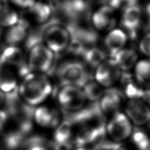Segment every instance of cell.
<instances>
[{
    "mask_svg": "<svg viewBox=\"0 0 150 150\" xmlns=\"http://www.w3.org/2000/svg\"><path fill=\"white\" fill-rule=\"evenodd\" d=\"M76 150H92L87 148L86 147H80V148H78Z\"/></svg>",
    "mask_w": 150,
    "mask_h": 150,
    "instance_id": "d590c367",
    "label": "cell"
},
{
    "mask_svg": "<svg viewBox=\"0 0 150 150\" xmlns=\"http://www.w3.org/2000/svg\"><path fill=\"white\" fill-rule=\"evenodd\" d=\"M20 21L16 11L8 5H1L0 7V26L9 28Z\"/></svg>",
    "mask_w": 150,
    "mask_h": 150,
    "instance_id": "ffe728a7",
    "label": "cell"
},
{
    "mask_svg": "<svg viewBox=\"0 0 150 150\" xmlns=\"http://www.w3.org/2000/svg\"><path fill=\"white\" fill-rule=\"evenodd\" d=\"M126 115L130 122L138 127L150 122V105L140 99H132L126 105Z\"/></svg>",
    "mask_w": 150,
    "mask_h": 150,
    "instance_id": "52a82bcc",
    "label": "cell"
},
{
    "mask_svg": "<svg viewBox=\"0 0 150 150\" xmlns=\"http://www.w3.org/2000/svg\"><path fill=\"white\" fill-rule=\"evenodd\" d=\"M118 150H138L133 144H126V145L120 146L119 149Z\"/></svg>",
    "mask_w": 150,
    "mask_h": 150,
    "instance_id": "d6a6232c",
    "label": "cell"
},
{
    "mask_svg": "<svg viewBox=\"0 0 150 150\" xmlns=\"http://www.w3.org/2000/svg\"><path fill=\"white\" fill-rule=\"evenodd\" d=\"M15 6L23 8V9H29L32 5L34 4L36 0H9Z\"/></svg>",
    "mask_w": 150,
    "mask_h": 150,
    "instance_id": "4316f807",
    "label": "cell"
},
{
    "mask_svg": "<svg viewBox=\"0 0 150 150\" xmlns=\"http://www.w3.org/2000/svg\"><path fill=\"white\" fill-rule=\"evenodd\" d=\"M72 38L69 29L61 24H52L43 33V44L54 53H62L69 49Z\"/></svg>",
    "mask_w": 150,
    "mask_h": 150,
    "instance_id": "7a4b0ae2",
    "label": "cell"
},
{
    "mask_svg": "<svg viewBox=\"0 0 150 150\" xmlns=\"http://www.w3.org/2000/svg\"><path fill=\"white\" fill-rule=\"evenodd\" d=\"M145 12L147 17V27L148 28V30H150V3L147 5Z\"/></svg>",
    "mask_w": 150,
    "mask_h": 150,
    "instance_id": "1f68e13d",
    "label": "cell"
},
{
    "mask_svg": "<svg viewBox=\"0 0 150 150\" xmlns=\"http://www.w3.org/2000/svg\"><path fill=\"white\" fill-rule=\"evenodd\" d=\"M133 132L132 122L125 113L117 112L107 123L106 132L111 140L121 143L130 138Z\"/></svg>",
    "mask_w": 150,
    "mask_h": 150,
    "instance_id": "8992f818",
    "label": "cell"
},
{
    "mask_svg": "<svg viewBox=\"0 0 150 150\" xmlns=\"http://www.w3.org/2000/svg\"><path fill=\"white\" fill-rule=\"evenodd\" d=\"M112 57L123 71H130L137 64L138 54L132 49H122Z\"/></svg>",
    "mask_w": 150,
    "mask_h": 150,
    "instance_id": "e0dca14e",
    "label": "cell"
},
{
    "mask_svg": "<svg viewBox=\"0 0 150 150\" xmlns=\"http://www.w3.org/2000/svg\"><path fill=\"white\" fill-rule=\"evenodd\" d=\"M54 61V53L43 43H37L30 47L26 65L30 72L45 74L49 71Z\"/></svg>",
    "mask_w": 150,
    "mask_h": 150,
    "instance_id": "3957f363",
    "label": "cell"
},
{
    "mask_svg": "<svg viewBox=\"0 0 150 150\" xmlns=\"http://www.w3.org/2000/svg\"><path fill=\"white\" fill-rule=\"evenodd\" d=\"M9 114L7 111L0 109V132L6 127L9 119Z\"/></svg>",
    "mask_w": 150,
    "mask_h": 150,
    "instance_id": "83f0119b",
    "label": "cell"
},
{
    "mask_svg": "<svg viewBox=\"0 0 150 150\" xmlns=\"http://www.w3.org/2000/svg\"><path fill=\"white\" fill-rule=\"evenodd\" d=\"M27 150H50L48 149L46 145L45 144H33V145H31L28 146L27 148Z\"/></svg>",
    "mask_w": 150,
    "mask_h": 150,
    "instance_id": "4dcf8cb0",
    "label": "cell"
},
{
    "mask_svg": "<svg viewBox=\"0 0 150 150\" xmlns=\"http://www.w3.org/2000/svg\"><path fill=\"white\" fill-rule=\"evenodd\" d=\"M0 63L9 65L15 69H19L23 73V75L26 74L23 70L25 68V56L23 51L18 46L7 45L0 55Z\"/></svg>",
    "mask_w": 150,
    "mask_h": 150,
    "instance_id": "8fae6325",
    "label": "cell"
},
{
    "mask_svg": "<svg viewBox=\"0 0 150 150\" xmlns=\"http://www.w3.org/2000/svg\"><path fill=\"white\" fill-rule=\"evenodd\" d=\"M130 137L132 144L138 150H150V139L143 130L138 128L133 130Z\"/></svg>",
    "mask_w": 150,
    "mask_h": 150,
    "instance_id": "cb8c5ba5",
    "label": "cell"
},
{
    "mask_svg": "<svg viewBox=\"0 0 150 150\" xmlns=\"http://www.w3.org/2000/svg\"><path fill=\"white\" fill-rule=\"evenodd\" d=\"M135 77L141 85L150 89V60H142L137 63Z\"/></svg>",
    "mask_w": 150,
    "mask_h": 150,
    "instance_id": "7402d4cb",
    "label": "cell"
},
{
    "mask_svg": "<svg viewBox=\"0 0 150 150\" xmlns=\"http://www.w3.org/2000/svg\"><path fill=\"white\" fill-rule=\"evenodd\" d=\"M93 27L99 30H108L115 25L114 10L111 8L103 6L96 11L91 18Z\"/></svg>",
    "mask_w": 150,
    "mask_h": 150,
    "instance_id": "7c38bea8",
    "label": "cell"
},
{
    "mask_svg": "<svg viewBox=\"0 0 150 150\" xmlns=\"http://www.w3.org/2000/svg\"><path fill=\"white\" fill-rule=\"evenodd\" d=\"M82 55L86 62L92 67L100 65L105 60L106 57L103 51L95 47L86 48Z\"/></svg>",
    "mask_w": 150,
    "mask_h": 150,
    "instance_id": "603a6c76",
    "label": "cell"
},
{
    "mask_svg": "<svg viewBox=\"0 0 150 150\" xmlns=\"http://www.w3.org/2000/svg\"><path fill=\"white\" fill-rule=\"evenodd\" d=\"M127 42V36L120 29H113L105 40V44L112 57L117 52L123 49Z\"/></svg>",
    "mask_w": 150,
    "mask_h": 150,
    "instance_id": "2e32d148",
    "label": "cell"
},
{
    "mask_svg": "<svg viewBox=\"0 0 150 150\" xmlns=\"http://www.w3.org/2000/svg\"><path fill=\"white\" fill-rule=\"evenodd\" d=\"M1 1H0V7H1Z\"/></svg>",
    "mask_w": 150,
    "mask_h": 150,
    "instance_id": "8d00e7d4",
    "label": "cell"
},
{
    "mask_svg": "<svg viewBox=\"0 0 150 150\" xmlns=\"http://www.w3.org/2000/svg\"><path fill=\"white\" fill-rule=\"evenodd\" d=\"M122 1L127 3V5H130L136 4V3L138 1V0H122Z\"/></svg>",
    "mask_w": 150,
    "mask_h": 150,
    "instance_id": "e575fe53",
    "label": "cell"
},
{
    "mask_svg": "<svg viewBox=\"0 0 150 150\" xmlns=\"http://www.w3.org/2000/svg\"><path fill=\"white\" fill-rule=\"evenodd\" d=\"M83 90L87 100L94 102L100 100L104 92L101 86L98 82L93 81H88L84 86Z\"/></svg>",
    "mask_w": 150,
    "mask_h": 150,
    "instance_id": "d4e9b609",
    "label": "cell"
},
{
    "mask_svg": "<svg viewBox=\"0 0 150 150\" xmlns=\"http://www.w3.org/2000/svg\"><path fill=\"white\" fill-rule=\"evenodd\" d=\"M58 77L63 85H73L82 88L89 81L85 66L76 61L63 63L58 70Z\"/></svg>",
    "mask_w": 150,
    "mask_h": 150,
    "instance_id": "5b68a950",
    "label": "cell"
},
{
    "mask_svg": "<svg viewBox=\"0 0 150 150\" xmlns=\"http://www.w3.org/2000/svg\"><path fill=\"white\" fill-rule=\"evenodd\" d=\"M73 125L65 119L63 122L59 123L55 130L54 142L55 143H65L71 142L70 140L73 136Z\"/></svg>",
    "mask_w": 150,
    "mask_h": 150,
    "instance_id": "44dd1931",
    "label": "cell"
},
{
    "mask_svg": "<svg viewBox=\"0 0 150 150\" xmlns=\"http://www.w3.org/2000/svg\"><path fill=\"white\" fill-rule=\"evenodd\" d=\"M52 85L46 75L29 72L24 75L18 86V92L28 106H36L44 102L51 95Z\"/></svg>",
    "mask_w": 150,
    "mask_h": 150,
    "instance_id": "6da1fadb",
    "label": "cell"
},
{
    "mask_svg": "<svg viewBox=\"0 0 150 150\" xmlns=\"http://www.w3.org/2000/svg\"><path fill=\"white\" fill-rule=\"evenodd\" d=\"M142 21V10L138 5H127L123 12L122 25L131 38H135Z\"/></svg>",
    "mask_w": 150,
    "mask_h": 150,
    "instance_id": "30bf717a",
    "label": "cell"
},
{
    "mask_svg": "<svg viewBox=\"0 0 150 150\" xmlns=\"http://www.w3.org/2000/svg\"><path fill=\"white\" fill-rule=\"evenodd\" d=\"M18 86L15 69L9 65L0 63V90L6 94H12Z\"/></svg>",
    "mask_w": 150,
    "mask_h": 150,
    "instance_id": "4fadbf2b",
    "label": "cell"
},
{
    "mask_svg": "<svg viewBox=\"0 0 150 150\" xmlns=\"http://www.w3.org/2000/svg\"><path fill=\"white\" fill-rule=\"evenodd\" d=\"M59 104L67 112H75L84 108L87 98L82 88L73 85H63L58 91Z\"/></svg>",
    "mask_w": 150,
    "mask_h": 150,
    "instance_id": "277c9868",
    "label": "cell"
},
{
    "mask_svg": "<svg viewBox=\"0 0 150 150\" xmlns=\"http://www.w3.org/2000/svg\"><path fill=\"white\" fill-rule=\"evenodd\" d=\"M33 118L38 125L45 128L57 127L60 122L59 113L45 106L34 109Z\"/></svg>",
    "mask_w": 150,
    "mask_h": 150,
    "instance_id": "5bb4252c",
    "label": "cell"
},
{
    "mask_svg": "<svg viewBox=\"0 0 150 150\" xmlns=\"http://www.w3.org/2000/svg\"><path fill=\"white\" fill-rule=\"evenodd\" d=\"M121 70L113 59L105 60L97 67L95 77L100 86L111 87L113 86L121 76Z\"/></svg>",
    "mask_w": 150,
    "mask_h": 150,
    "instance_id": "ba28073f",
    "label": "cell"
},
{
    "mask_svg": "<svg viewBox=\"0 0 150 150\" xmlns=\"http://www.w3.org/2000/svg\"><path fill=\"white\" fill-rule=\"evenodd\" d=\"M149 125H150V122H149Z\"/></svg>",
    "mask_w": 150,
    "mask_h": 150,
    "instance_id": "74e56055",
    "label": "cell"
},
{
    "mask_svg": "<svg viewBox=\"0 0 150 150\" xmlns=\"http://www.w3.org/2000/svg\"><path fill=\"white\" fill-rule=\"evenodd\" d=\"M0 150H1V149H0Z\"/></svg>",
    "mask_w": 150,
    "mask_h": 150,
    "instance_id": "f35d334b",
    "label": "cell"
},
{
    "mask_svg": "<svg viewBox=\"0 0 150 150\" xmlns=\"http://www.w3.org/2000/svg\"><path fill=\"white\" fill-rule=\"evenodd\" d=\"M5 99H6V98H5V94L0 90V108L4 104Z\"/></svg>",
    "mask_w": 150,
    "mask_h": 150,
    "instance_id": "836d02e7",
    "label": "cell"
},
{
    "mask_svg": "<svg viewBox=\"0 0 150 150\" xmlns=\"http://www.w3.org/2000/svg\"><path fill=\"white\" fill-rule=\"evenodd\" d=\"M28 9L32 18L39 24L47 22L50 18L52 13V7L44 1H36Z\"/></svg>",
    "mask_w": 150,
    "mask_h": 150,
    "instance_id": "ac0fdd59",
    "label": "cell"
},
{
    "mask_svg": "<svg viewBox=\"0 0 150 150\" xmlns=\"http://www.w3.org/2000/svg\"><path fill=\"white\" fill-rule=\"evenodd\" d=\"M122 82L124 86V91L125 95L127 97L132 99H140L142 100L145 90L142 88L133 80L132 76L128 73H123L121 75Z\"/></svg>",
    "mask_w": 150,
    "mask_h": 150,
    "instance_id": "d6986e66",
    "label": "cell"
},
{
    "mask_svg": "<svg viewBox=\"0 0 150 150\" xmlns=\"http://www.w3.org/2000/svg\"><path fill=\"white\" fill-rule=\"evenodd\" d=\"M124 95L116 88H109L104 91L102 97L99 101V106L105 115L112 116L119 111L122 105Z\"/></svg>",
    "mask_w": 150,
    "mask_h": 150,
    "instance_id": "9c48e42d",
    "label": "cell"
},
{
    "mask_svg": "<svg viewBox=\"0 0 150 150\" xmlns=\"http://www.w3.org/2000/svg\"><path fill=\"white\" fill-rule=\"evenodd\" d=\"M28 35V25L20 20L16 25L7 29L5 34L4 39L8 45L18 46L25 41Z\"/></svg>",
    "mask_w": 150,
    "mask_h": 150,
    "instance_id": "9a60e30c",
    "label": "cell"
},
{
    "mask_svg": "<svg viewBox=\"0 0 150 150\" xmlns=\"http://www.w3.org/2000/svg\"><path fill=\"white\" fill-rule=\"evenodd\" d=\"M100 1L103 4V6L109 7L113 10L118 9L122 2V0H100Z\"/></svg>",
    "mask_w": 150,
    "mask_h": 150,
    "instance_id": "f546056e",
    "label": "cell"
},
{
    "mask_svg": "<svg viewBox=\"0 0 150 150\" xmlns=\"http://www.w3.org/2000/svg\"><path fill=\"white\" fill-rule=\"evenodd\" d=\"M52 149V150H73V144L71 142L65 143L53 142Z\"/></svg>",
    "mask_w": 150,
    "mask_h": 150,
    "instance_id": "f1b7e54d",
    "label": "cell"
},
{
    "mask_svg": "<svg viewBox=\"0 0 150 150\" xmlns=\"http://www.w3.org/2000/svg\"><path fill=\"white\" fill-rule=\"evenodd\" d=\"M139 48L142 53L150 57V32L146 34L141 40L139 44Z\"/></svg>",
    "mask_w": 150,
    "mask_h": 150,
    "instance_id": "484cf974",
    "label": "cell"
}]
</instances>
